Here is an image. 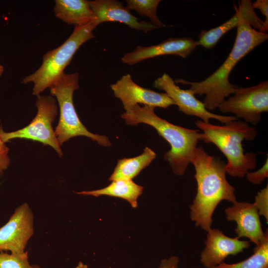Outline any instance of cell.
<instances>
[{
    "label": "cell",
    "mask_w": 268,
    "mask_h": 268,
    "mask_svg": "<svg viewBox=\"0 0 268 268\" xmlns=\"http://www.w3.org/2000/svg\"><path fill=\"white\" fill-rule=\"evenodd\" d=\"M179 263V258L172 256L162 260L158 268H178Z\"/></svg>",
    "instance_id": "obj_27"
},
{
    "label": "cell",
    "mask_w": 268,
    "mask_h": 268,
    "mask_svg": "<svg viewBox=\"0 0 268 268\" xmlns=\"http://www.w3.org/2000/svg\"><path fill=\"white\" fill-rule=\"evenodd\" d=\"M8 147L0 138V177L10 164V159L8 155Z\"/></svg>",
    "instance_id": "obj_26"
},
{
    "label": "cell",
    "mask_w": 268,
    "mask_h": 268,
    "mask_svg": "<svg viewBox=\"0 0 268 268\" xmlns=\"http://www.w3.org/2000/svg\"><path fill=\"white\" fill-rule=\"evenodd\" d=\"M34 216L25 202L16 208L7 223L0 228V251L24 253L34 233Z\"/></svg>",
    "instance_id": "obj_10"
},
{
    "label": "cell",
    "mask_w": 268,
    "mask_h": 268,
    "mask_svg": "<svg viewBox=\"0 0 268 268\" xmlns=\"http://www.w3.org/2000/svg\"><path fill=\"white\" fill-rule=\"evenodd\" d=\"M210 268H268V231L264 238L255 247L253 254L247 259L233 264L222 262Z\"/></svg>",
    "instance_id": "obj_19"
},
{
    "label": "cell",
    "mask_w": 268,
    "mask_h": 268,
    "mask_svg": "<svg viewBox=\"0 0 268 268\" xmlns=\"http://www.w3.org/2000/svg\"><path fill=\"white\" fill-rule=\"evenodd\" d=\"M76 268H88L86 265L83 264L82 262H79Z\"/></svg>",
    "instance_id": "obj_28"
},
{
    "label": "cell",
    "mask_w": 268,
    "mask_h": 268,
    "mask_svg": "<svg viewBox=\"0 0 268 268\" xmlns=\"http://www.w3.org/2000/svg\"><path fill=\"white\" fill-rule=\"evenodd\" d=\"M94 29L92 22L74 26L67 40L59 47L45 53L41 66L34 72L24 77L22 83H33L32 94L41 95L64 72L79 47L95 37L92 32Z\"/></svg>",
    "instance_id": "obj_5"
},
{
    "label": "cell",
    "mask_w": 268,
    "mask_h": 268,
    "mask_svg": "<svg viewBox=\"0 0 268 268\" xmlns=\"http://www.w3.org/2000/svg\"><path fill=\"white\" fill-rule=\"evenodd\" d=\"M126 7L130 10H134L140 16L148 17L150 22L159 28L165 27V25L160 20L157 9L160 0H126Z\"/></svg>",
    "instance_id": "obj_21"
},
{
    "label": "cell",
    "mask_w": 268,
    "mask_h": 268,
    "mask_svg": "<svg viewBox=\"0 0 268 268\" xmlns=\"http://www.w3.org/2000/svg\"><path fill=\"white\" fill-rule=\"evenodd\" d=\"M252 6L254 9H259L265 16V20L264 21L263 28L261 32L266 33L268 30V0H257L252 3Z\"/></svg>",
    "instance_id": "obj_25"
},
{
    "label": "cell",
    "mask_w": 268,
    "mask_h": 268,
    "mask_svg": "<svg viewBox=\"0 0 268 268\" xmlns=\"http://www.w3.org/2000/svg\"><path fill=\"white\" fill-rule=\"evenodd\" d=\"M195 168L197 191L190 205V217L197 227L208 231L212 215L223 200L236 202L235 189L226 179V163L219 157L209 155L201 146L197 147L191 159Z\"/></svg>",
    "instance_id": "obj_1"
},
{
    "label": "cell",
    "mask_w": 268,
    "mask_h": 268,
    "mask_svg": "<svg viewBox=\"0 0 268 268\" xmlns=\"http://www.w3.org/2000/svg\"><path fill=\"white\" fill-rule=\"evenodd\" d=\"M50 95L56 97L60 110V119L55 134L60 146L72 137L85 136L100 145L110 147L112 144L103 135L87 130L77 115L73 102L74 91L79 88V74L63 73L49 87Z\"/></svg>",
    "instance_id": "obj_6"
},
{
    "label": "cell",
    "mask_w": 268,
    "mask_h": 268,
    "mask_svg": "<svg viewBox=\"0 0 268 268\" xmlns=\"http://www.w3.org/2000/svg\"><path fill=\"white\" fill-rule=\"evenodd\" d=\"M199 46L198 41L190 37L169 38L161 43L148 47L137 46L131 52L125 54L122 62L130 66L158 56L172 55L186 58Z\"/></svg>",
    "instance_id": "obj_15"
},
{
    "label": "cell",
    "mask_w": 268,
    "mask_h": 268,
    "mask_svg": "<svg viewBox=\"0 0 268 268\" xmlns=\"http://www.w3.org/2000/svg\"><path fill=\"white\" fill-rule=\"evenodd\" d=\"M53 12L56 17L68 25H83L94 20L87 0H56Z\"/></svg>",
    "instance_id": "obj_16"
},
{
    "label": "cell",
    "mask_w": 268,
    "mask_h": 268,
    "mask_svg": "<svg viewBox=\"0 0 268 268\" xmlns=\"http://www.w3.org/2000/svg\"><path fill=\"white\" fill-rule=\"evenodd\" d=\"M37 113L25 127L11 132H5L0 127V138L3 143L14 138H24L40 142L53 148L60 157L63 155L52 127L58 114V107L51 95H39L36 101Z\"/></svg>",
    "instance_id": "obj_7"
},
{
    "label": "cell",
    "mask_w": 268,
    "mask_h": 268,
    "mask_svg": "<svg viewBox=\"0 0 268 268\" xmlns=\"http://www.w3.org/2000/svg\"><path fill=\"white\" fill-rule=\"evenodd\" d=\"M94 15L92 24L95 29L105 22L123 23L131 28L145 33L159 28L150 22L140 20L133 15L123 3L116 0H89Z\"/></svg>",
    "instance_id": "obj_13"
},
{
    "label": "cell",
    "mask_w": 268,
    "mask_h": 268,
    "mask_svg": "<svg viewBox=\"0 0 268 268\" xmlns=\"http://www.w3.org/2000/svg\"><path fill=\"white\" fill-rule=\"evenodd\" d=\"M226 218L235 221L234 229L237 237L248 238L256 246L259 245L265 237L257 208L255 204L246 201H236L225 209Z\"/></svg>",
    "instance_id": "obj_14"
},
{
    "label": "cell",
    "mask_w": 268,
    "mask_h": 268,
    "mask_svg": "<svg viewBox=\"0 0 268 268\" xmlns=\"http://www.w3.org/2000/svg\"><path fill=\"white\" fill-rule=\"evenodd\" d=\"M218 108L223 113L234 114L253 126L258 124L263 112L268 111V81L258 84L239 87L234 95L224 100Z\"/></svg>",
    "instance_id": "obj_8"
},
{
    "label": "cell",
    "mask_w": 268,
    "mask_h": 268,
    "mask_svg": "<svg viewBox=\"0 0 268 268\" xmlns=\"http://www.w3.org/2000/svg\"><path fill=\"white\" fill-rule=\"evenodd\" d=\"M247 180L251 183L259 185L262 184L268 177V156L264 164L259 169L255 172H248L246 174Z\"/></svg>",
    "instance_id": "obj_24"
},
{
    "label": "cell",
    "mask_w": 268,
    "mask_h": 268,
    "mask_svg": "<svg viewBox=\"0 0 268 268\" xmlns=\"http://www.w3.org/2000/svg\"><path fill=\"white\" fill-rule=\"evenodd\" d=\"M241 11L239 22L237 26L235 41L229 55L222 64L204 80L191 82L182 79L174 80L190 86L189 90L195 95H205L203 104L206 109L213 110L230 94H234L240 87L230 83L229 77L233 68L238 62L257 46L268 39V34L260 32L253 28L245 18L247 11L239 3Z\"/></svg>",
    "instance_id": "obj_2"
},
{
    "label": "cell",
    "mask_w": 268,
    "mask_h": 268,
    "mask_svg": "<svg viewBox=\"0 0 268 268\" xmlns=\"http://www.w3.org/2000/svg\"><path fill=\"white\" fill-rule=\"evenodd\" d=\"M205 247L201 252L200 261L206 268L223 262L228 256L236 255L250 246L248 241L225 235L219 229L211 228L207 232Z\"/></svg>",
    "instance_id": "obj_12"
},
{
    "label": "cell",
    "mask_w": 268,
    "mask_h": 268,
    "mask_svg": "<svg viewBox=\"0 0 268 268\" xmlns=\"http://www.w3.org/2000/svg\"><path fill=\"white\" fill-rule=\"evenodd\" d=\"M196 126L203 131L201 140L212 143L227 159L226 173L233 177L243 178L251 169L256 167V154L245 153L242 142L254 140L256 129L244 121L233 120L223 126L213 125L198 120Z\"/></svg>",
    "instance_id": "obj_4"
},
{
    "label": "cell",
    "mask_w": 268,
    "mask_h": 268,
    "mask_svg": "<svg viewBox=\"0 0 268 268\" xmlns=\"http://www.w3.org/2000/svg\"><path fill=\"white\" fill-rule=\"evenodd\" d=\"M143 187L132 180L120 179L112 181L108 186L98 190L75 192L77 194L99 197L109 196L127 201L131 206H137V199L143 192Z\"/></svg>",
    "instance_id": "obj_17"
},
{
    "label": "cell",
    "mask_w": 268,
    "mask_h": 268,
    "mask_svg": "<svg viewBox=\"0 0 268 268\" xmlns=\"http://www.w3.org/2000/svg\"><path fill=\"white\" fill-rule=\"evenodd\" d=\"M0 268H41L28 262V252L21 254L0 251Z\"/></svg>",
    "instance_id": "obj_22"
},
{
    "label": "cell",
    "mask_w": 268,
    "mask_h": 268,
    "mask_svg": "<svg viewBox=\"0 0 268 268\" xmlns=\"http://www.w3.org/2000/svg\"><path fill=\"white\" fill-rule=\"evenodd\" d=\"M235 13L221 25L208 30H201L199 35L198 44L206 49L213 48L227 32L237 27L240 19L241 11L235 5Z\"/></svg>",
    "instance_id": "obj_20"
},
{
    "label": "cell",
    "mask_w": 268,
    "mask_h": 268,
    "mask_svg": "<svg viewBox=\"0 0 268 268\" xmlns=\"http://www.w3.org/2000/svg\"><path fill=\"white\" fill-rule=\"evenodd\" d=\"M110 87L115 96L121 101L126 111L138 104L163 108L175 105L166 93H158L139 86L130 74L123 75Z\"/></svg>",
    "instance_id": "obj_11"
},
{
    "label": "cell",
    "mask_w": 268,
    "mask_h": 268,
    "mask_svg": "<svg viewBox=\"0 0 268 268\" xmlns=\"http://www.w3.org/2000/svg\"><path fill=\"white\" fill-rule=\"evenodd\" d=\"M155 107L136 104L122 114L121 117L128 125L140 123L154 128L158 134L170 145V150L164 155L173 172L183 175L190 163L202 134L199 130L189 129L172 124L159 117L154 112Z\"/></svg>",
    "instance_id": "obj_3"
},
{
    "label": "cell",
    "mask_w": 268,
    "mask_h": 268,
    "mask_svg": "<svg viewBox=\"0 0 268 268\" xmlns=\"http://www.w3.org/2000/svg\"><path fill=\"white\" fill-rule=\"evenodd\" d=\"M156 153L151 148L145 147L143 152L133 158L119 159L109 180L111 181L120 179L132 180L140 172L148 166L156 158Z\"/></svg>",
    "instance_id": "obj_18"
},
{
    "label": "cell",
    "mask_w": 268,
    "mask_h": 268,
    "mask_svg": "<svg viewBox=\"0 0 268 268\" xmlns=\"http://www.w3.org/2000/svg\"><path fill=\"white\" fill-rule=\"evenodd\" d=\"M260 215H263L268 222V186L261 190L255 196L254 202Z\"/></svg>",
    "instance_id": "obj_23"
},
{
    "label": "cell",
    "mask_w": 268,
    "mask_h": 268,
    "mask_svg": "<svg viewBox=\"0 0 268 268\" xmlns=\"http://www.w3.org/2000/svg\"><path fill=\"white\" fill-rule=\"evenodd\" d=\"M153 87L164 91L178 106L180 111L187 115L198 117L204 122L208 123L209 120L212 119L226 124L238 120L235 116L218 115L208 111L203 103L197 99L189 89L180 88L166 73L154 81Z\"/></svg>",
    "instance_id": "obj_9"
},
{
    "label": "cell",
    "mask_w": 268,
    "mask_h": 268,
    "mask_svg": "<svg viewBox=\"0 0 268 268\" xmlns=\"http://www.w3.org/2000/svg\"><path fill=\"white\" fill-rule=\"evenodd\" d=\"M4 71V67L2 65L0 64V78L2 75Z\"/></svg>",
    "instance_id": "obj_29"
}]
</instances>
